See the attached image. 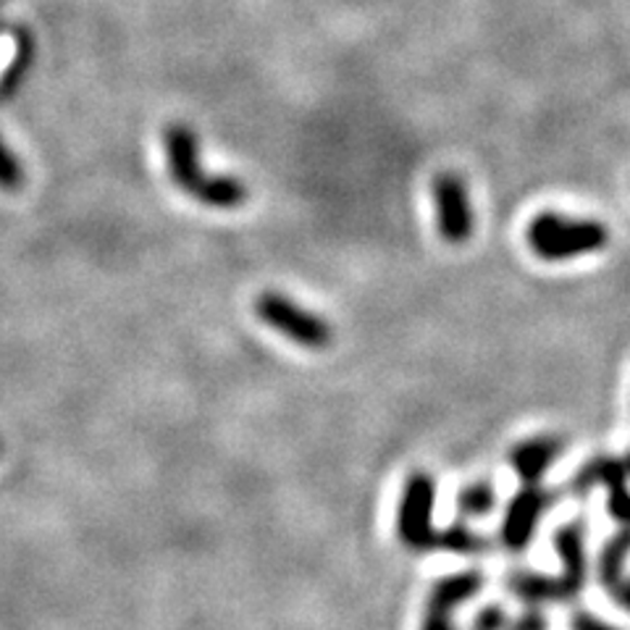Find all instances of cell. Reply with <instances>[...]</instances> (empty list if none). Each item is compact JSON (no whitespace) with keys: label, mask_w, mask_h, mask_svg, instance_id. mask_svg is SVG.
<instances>
[{"label":"cell","mask_w":630,"mask_h":630,"mask_svg":"<svg viewBox=\"0 0 630 630\" xmlns=\"http://www.w3.org/2000/svg\"><path fill=\"white\" fill-rule=\"evenodd\" d=\"M255 315L268 326V329L279 331L284 339L302 350H329L333 342V329L329 320L320 313L307 311L300 302L287 298L284 292L266 289L261 298L255 300Z\"/></svg>","instance_id":"7a4b0ae2"},{"label":"cell","mask_w":630,"mask_h":630,"mask_svg":"<svg viewBox=\"0 0 630 630\" xmlns=\"http://www.w3.org/2000/svg\"><path fill=\"white\" fill-rule=\"evenodd\" d=\"M607 594L613 596L622 609H628V613H630V578H622V581L615 583L613 589L607 591Z\"/></svg>","instance_id":"ffe728a7"},{"label":"cell","mask_w":630,"mask_h":630,"mask_svg":"<svg viewBox=\"0 0 630 630\" xmlns=\"http://www.w3.org/2000/svg\"><path fill=\"white\" fill-rule=\"evenodd\" d=\"M554 550H557L559 563H563V572L572 589L581 594L585 578H589V554H585V531L581 520L563 522V526L554 531Z\"/></svg>","instance_id":"9c48e42d"},{"label":"cell","mask_w":630,"mask_h":630,"mask_svg":"<svg viewBox=\"0 0 630 630\" xmlns=\"http://www.w3.org/2000/svg\"><path fill=\"white\" fill-rule=\"evenodd\" d=\"M528 248L546 263H563L591 255L609 244V229L596 218H570L544 211L531 218L526 229Z\"/></svg>","instance_id":"6da1fadb"},{"label":"cell","mask_w":630,"mask_h":630,"mask_svg":"<svg viewBox=\"0 0 630 630\" xmlns=\"http://www.w3.org/2000/svg\"><path fill=\"white\" fill-rule=\"evenodd\" d=\"M630 557V526H620L613 539L602 546V554H598V581H602L604 591L613 589L615 583H620L622 578V567H626V559Z\"/></svg>","instance_id":"8fae6325"},{"label":"cell","mask_w":630,"mask_h":630,"mask_svg":"<svg viewBox=\"0 0 630 630\" xmlns=\"http://www.w3.org/2000/svg\"><path fill=\"white\" fill-rule=\"evenodd\" d=\"M554 502H557V494L552 489H544L541 483L522 487L507 502V509H504V520L500 528V541L504 550L515 554L526 552L531 546L541 518L550 513Z\"/></svg>","instance_id":"5b68a950"},{"label":"cell","mask_w":630,"mask_h":630,"mask_svg":"<svg viewBox=\"0 0 630 630\" xmlns=\"http://www.w3.org/2000/svg\"><path fill=\"white\" fill-rule=\"evenodd\" d=\"M546 617L539 613V609H528V613H522L518 620H515V626L509 630H546Z\"/></svg>","instance_id":"d6986e66"},{"label":"cell","mask_w":630,"mask_h":630,"mask_svg":"<svg viewBox=\"0 0 630 630\" xmlns=\"http://www.w3.org/2000/svg\"><path fill=\"white\" fill-rule=\"evenodd\" d=\"M496 507V489L494 483L481 478V481H470L468 487L457 491V513L459 518H487Z\"/></svg>","instance_id":"4fadbf2b"},{"label":"cell","mask_w":630,"mask_h":630,"mask_svg":"<svg viewBox=\"0 0 630 630\" xmlns=\"http://www.w3.org/2000/svg\"><path fill=\"white\" fill-rule=\"evenodd\" d=\"M433 504H437V481L431 472H410L396 507V539L410 552H428L437 544Z\"/></svg>","instance_id":"3957f363"},{"label":"cell","mask_w":630,"mask_h":630,"mask_svg":"<svg viewBox=\"0 0 630 630\" xmlns=\"http://www.w3.org/2000/svg\"><path fill=\"white\" fill-rule=\"evenodd\" d=\"M620 459H622V465H626V472H628V478H630V450Z\"/></svg>","instance_id":"44dd1931"},{"label":"cell","mask_w":630,"mask_h":630,"mask_svg":"<svg viewBox=\"0 0 630 630\" xmlns=\"http://www.w3.org/2000/svg\"><path fill=\"white\" fill-rule=\"evenodd\" d=\"M24 181H27V174H24L22 161H18L14 150L0 137V189L3 192H18L24 187Z\"/></svg>","instance_id":"9a60e30c"},{"label":"cell","mask_w":630,"mask_h":630,"mask_svg":"<svg viewBox=\"0 0 630 630\" xmlns=\"http://www.w3.org/2000/svg\"><path fill=\"white\" fill-rule=\"evenodd\" d=\"M483 589V578L478 570H463L455 576L439 578L426 598V615L420 630H455L452 613L459 604L470 602Z\"/></svg>","instance_id":"52a82bcc"},{"label":"cell","mask_w":630,"mask_h":630,"mask_svg":"<svg viewBox=\"0 0 630 630\" xmlns=\"http://www.w3.org/2000/svg\"><path fill=\"white\" fill-rule=\"evenodd\" d=\"M570 630H622V628L602 620V617L591 615L589 609H576V613L570 615Z\"/></svg>","instance_id":"ac0fdd59"},{"label":"cell","mask_w":630,"mask_h":630,"mask_svg":"<svg viewBox=\"0 0 630 630\" xmlns=\"http://www.w3.org/2000/svg\"><path fill=\"white\" fill-rule=\"evenodd\" d=\"M607 513L620 526H630V489L626 483H615L607 489Z\"/></svg>","instance_id":"2e32d148"},{"label":"cell","mask_w":630,"mask_h":630,"mask_svg":"<svg viewBox=\"0 0 630 630\" xmlns=\"http://www.w3.org/2000/svg\"><path fill=\"white\" fill-rule=\"evenodd\" d=\"M433 550L439 552H452V554H465V557H472V554H481L489 550V541L483 536H478L463 518L450 522L446 528L437 531V544Z\"/></svg>","instance_id":"7c38bea8"},{"label":"cell","mask_w":630,"mask_h":630,"mask_svg":"<svg viewBox=\"0 0 630 630\" xmlns=\"http://www.w3.org/2000/svg\"><path fill=\"white\" fill-rule=\"evenodd\" d=\"M0 452H3V444H0Z\"/></svg>","instance_id":"7402d4cb"},{"label":"cell","mask_w":630,"mask_h":630,"mask_svg":"<svg viewBox=\"0 0 630 630\" xmlns=\"http://www.w3.org/2000/svg\"><path fill=\"white\" fill-rule=\"evenodd\" d=\"M32 53H35V46H32L29 32L22 29V32H18L14 61H11V66L5 68L3 77H0V98H3V100L14 98L18 87H22V81H24V77H27V72H29Z\"/></svg>","instance_id":"5bb4252c"},{"label":"cell","mask_w":630,"mask_h":630,"mask_svg":"<svg viewBox=\"0 0 630 630\" xmlns=\"http://www.w3.org/2000/svg\"><path fill=\"white\" fill-rule=\"evenodd\" d=\"M509 620L507 613L500 607V604H487L476 617H472L470 630H507Z\"/></svg>","instance_id":"e0dca14e"},{"label":"cell","mask_w":630,"mask_h":630,"mask_svg":"<svg viewBox=\"0 0 630 630\" xmlns=\"http://www.w3.org/2000/svg\"><path fill=\"white\" fill-rule=\"evenodd\" d=\"M431 198L439 237L455 248L470 242L476 231V213H472L468 181L455 172H441L431 181Z\"/></svg>","instance_id":"277c9868"},{"label":"cell","mask_w":630,"mask_h":630,"mask_svg":"<svg viewBox=\"0 0 630 630\" xmlns=\"http://www.w3.org/2000/svg\"><path fill=\"white\" fill-rule=\"evenodd\" d=\"M163 150H166L168 176H172L174 185L189 194V198L200 200L211 176H205L203 166H200L198 135L181 122L168 124L163 129Z\"/></svg>","instance_id":"8992f818"},{"label":"cell","mask_w":630,"mask_h":630,"mask_svg":"<svg viewBox=\"0 0 630 630\" xmlns=\"http://www.w3.org/2000/svg\"><path fill=\"white\" fill-rule=\"evenodd\" d=\"M565 439L563 437H531L522 439L509 450V468L515 470V476L520 478L522 487H531V483H541V478L546 476V470L557 463L559 455L565 452Z\"/></svg>","instance_id":"ba28073f"},{"label":"cell","mask_w":630,"mask_h":630,"mask_svg":"<svg viewBox=\"0 0 630 630\" xmlns=\"http://www.w3.org/2000/svg\"><path fill=\"white\" fill-rule=\"evenodd\" d=\"M626 481H628V472L620 457L598 455V457H591L589 463H583L581 470L572 476V491H576V494H589V491L596 487L609 489V487H615V483H626Z\"/></svg>","instance_id":"30bf717a"}]
</instances>
